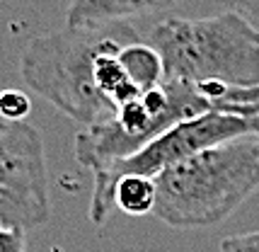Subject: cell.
<instances>
[{
	"instance_id": "52a82bcc",
	"label": "cell",
	"mask_w": 259,
	"mask_h": 252,
	"mask_svg": "<svg viewBox=\"0 0 259 252\" xmlns=\"http://www.w3.org/2000/svg\"><path fill=\"white\" fill-rule=\"evenodd\" d=\"M119 61L124 66L128 80L134 82L141 92L155 90L165 82V66L158 49L146 41H131L119 51Z\"/></svg>"
},
{
	"instance_id": "7c38bea8",
	"label": "cell",
	"mask_w": 259,
	"mask_h": 252,
	"mask_svg": "<svg viewBox=\"0 0 259 252\" xmlns=\"http://www.w3.org/2000/svg\"><path fill=\"white\" fill-rule=\"evenodd\" d=\"M233 5V10L242 12L245 17H259V0H228Z\"/></svg>"
},
{
	"instance_id": "5b68a950",
	"label": "cell",
	"mask_w": 259,
	"mask_h": 252,
	"mask_svg": "<svg viewBox=\"0 0 259 252\" xmlns=\"http://www.w3.org/2000/svg\"><path fill=\"white\" fill-rule=\"evenodd\" d=\"M51 218L44 138L27 121L0 129V223L32 230Z\"/></svg>"
},
{
	"instance_id": "30bf717a",
	"label": "cell",
	"mask_w": 259,
	"mask_h": 252,
	"mask_svg": "<svg viewBox=\"0 0 259 252\" xmlns=\"http://www.w3.org/2000/svg\"><path fill=\"white\" fill-rule=\"evenodd\" d=\"M221 252H259V230L245 235H230L223 238Z\"/></svg>"
},
{
	"instance_id": "277c9868",
	"label": "cell",
	"mask_w": 259,
	"mask_h": 252,
	"mask_svg": "<svg viewBox=\"0 0 259 252\" xmlns=\"http://www.w3.org/2000/svg\"><path fill=\"white\" fill-rule=\"evenodd\" d=\"M259 134V116H237L228 112H208V114L194 116L180 121L165 134H160L153 143L143 150L134 153L124 162L114 165L112 170L95 175V189L90 199V221L95 226L107 223L114 214V189L116 182L126 175H141L155 180L160 172L172 167L175 162L189 158L194 153L213 148L218 143H228L235 138Z\"/></svg>"
},
{
	"instance_id": "8fae6325",
	"label": "cell",
	"mask_w": 259,
	"mask_h": 252,
	"mask_svg": "<svg viewBox=\"0 0 259 252\" xmlns=\"http://www.w3.org/2000/svg\"><path fill=\"white\" fill-rule=\"evenodd\" d=\"M0 252H27V235L20 228H0Z\"/></svg>"
},
{
	"instance_id": "8992f818",
	"label": "cell",
	"mask_w": 259,
	"mask_h": 252,
	"mask_svg": "<svg viewBox=\"0 0 259 252\" xmlns=\"http://www.w3.org/2000/svg\"><path fill=\"white\" fill-rule=\"evenodd\" d=\"M182 0H73L66 12V27H104L134 17L165 12Z\"/></svg>"
},
{
	"instance_id": "3957f363",
	"label": "cell",
	"mask_w": 259,
	"mask_h": 252,
	"mask_svg": "<svg viewBox=\"0 0 259 252\" xmlns=\"http://www.w3.org/2000/svg\"><path fill=\"white\" fill-rule=\"evenodd\" d=\"M148 44L162 56L165 82L259 88V29L237 10L162 20Z\"/></svg>"
},
{
	"instance_id": "6da1fadb",
	"label": "cell",
	"mask_w": 259,
	"mask_h": 252,
	"mask_svg": "<svg viewBox=\"0 0 259 252\" xmlns=\"http://www.w3.org/2000/svg\"><path fill=\"white\" fill-rule=\"evenodd\" d=\"M155 214L172 228L226 221L259 189V134L194 153L155 177Z\"/></svg>"
},
{
	"instance_id": "ba28073f",
	"label": "cell",
	"mask_w": 259,
	"mask_h": 252,
	"mask_svg": "<svg viewBox=\"0 0 259 252\" xmlns=\"http://www.w3.org/2000/svg\"><path fill=\"white\" fill-rule=\"evenodd\" d=\"M114 204L119 211H124L128 216H146L155 214L158 204V187L155 180L141 177V175H126L116 182L114 189Z\"/></svg>"
},
{
	"instance_id": "4fadbf2b",
	"label": "cell",
	"mask_w": 259,
	"mask_h": 252,
	"mask_svg": "<svg viewBox=\"0 0 259 252\" xmlns=\"http://www.w3.org/2000/svg\"><path fill=\"white\" fill-rule=\"evenodd\" d=\"M5 124H10V121H5V119L0 116V129H3V126H5Z\"/></svg>"
},
{
	"instance_id": "7a4b0ae2",
	"label": "cell",
	"mask_w": 259,
	"mask_h": 252,
	"mask_svg": "<svg viewBox=\"0 0 259 252\" xmlns=\"http://www.w3.org/2000/svg\"><path fill=\"white\" fill-rule=\"evenodd\" d=\"M138 41L128 22L104 27H63L36 36L24 49L20 73L36 95L80 124L92 126L116 114L95 80V63L109 49Z\"/></svg>"
},
{
	"instance_id": "9c48e42d",
	"label": "cell",
	"mask_w": 259,
	"mask_h": 252,
	"mask_svg": "<svg viewBox=\"0 0 259 252\" xmlns=\"http://www.w3.org/2000/svg\"><path fill=\"white\" fill-rule=\"evenodd\" d=\"M29 112H32V100L24 90H17V88L0 90V116L5 121H10V124L27 121Z\"/></svg>"
},
{
	"instance_id": "5bb4252c",
	"label": "cell",
	"mask_w": 259,
	"mask_h": 252,
	"mask_svg": "<svg viewBox=\"0 0 259 252\" xmlns=\"http://www.w3.org/2000/svg\"><path fill=\"white\" fill-rule=\"evenodd\" d=\"M0 228H3V223H0Z\"/></svg>"
}]
</instances>
